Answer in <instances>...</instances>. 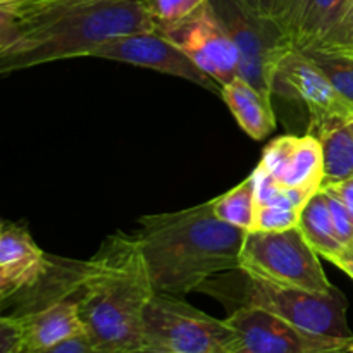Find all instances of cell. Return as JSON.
Segmentation results:
<instances>
[{
	"mask_svg": "<svg viewBox=\"0 0 353 353\" xmlns=\"http://www.w3.org/2000/svg\"><path fill=\"white\" fill-rule=\"evenodd\" d=\"M155 31L143 0L0 2V72L90 57L117 37Z\"/></svg>",
	"mask_w": 353,
	"mask_h": 353,
	"instance_id": "cell-1",
	"label": "cell"
},
{
	"mask_svg": "<svg viewBox=\"0 0 353 353\" xmlns=\"http://www.w3.org/2000/svg\"><path fill=\"white\" fill-rule=\"evenodd\" d=\"M157 293L137 234L114 233L79 268V316L99 353H148L145 312Z\"/></svg>",
	"mask_w": 353,
	"mask_h": 353,
	"instance_id": "cell-2",
	"label": "cell"
},
{
	"mask_svg": "<svg viewBox=\"0 0 353 353\" xmlns=\"http://www.w3.org/2000/svg\"><path fill=\"white\" fill-rule=\"evenodd\" d=\"M137 238L155 290L181 296L199 292L214 276L240 269L247 231L221 221L209 200L140 217Z\"/></svg>",
	"mask_w": 353,
	"mask_h": 353,
	"instance_id": "cell-3",
	"label": "cell"
},
{
	"mask_svg": "<svg viewBox=\"0 0 353 353\" xmlns=\"http://www.w3.org/2000/svg\"><path fill=\"white\" fill-rule=\"evenodd\" d=\"M223 302L228 310L255 307L278 316L302 330L338 340H353L347 321V299L340 290L316 293L299 286H286L236 269L223 272L200 286Z\"/></svg>",
	"mask_w": 353,
	"mask_h": 353,
	"instance_id": "cell-4",
	"label": "cell"
},
{
	"mask_svg": "<svg viewBox=\"0 0 353 353\" xmlns=\"http://www.w3.org/2000/svg\"><path fill=\"white\" fill-rule=\"evenodd\" d=\"M145 333L148 353H238L243 348L230 321L161 292L147 307Z\"/></svg>",
	"mask_w": 353,
	"mask_h": 353,
	"instance_id": "cell-5",
	"label": "cell"
},
{
	"mask_svg": "<svg viewBox=\"0 0 353 353\" xmlns=\"http://www.w3.org/2000/svg\"><path fill=\"white\" fill-rule=\"evenodd\" d=\"M238 50V76L272 99L274 76L283 59L295 48L274 17L264 16L243 0H210Z\"/></svg>",
	"mask_w": 353,
	"mask_h": 353,
	"instance_id": "cell-6",
	"label": "cell"
},
{
	"mask_svg": "<svg viewBox=\"0 0 353 353\" xmlns=\"http://www.w3.org/2000/svg\"><path fill=\"white\" fill-rule=\"evenodd\" d=\"M319 257L300 228L250 231L241 248L240 269L286 286L327 293L334 286L324 274Z\"/></svg>",
	"mask_w": 353,
	"mask_h": 353,
	"instance_id": "cell-7",
	"label": "cell"
},
{
	"mask_svg": "<svg viewBox=\"0 0 353 353\" xmlns=\"http://www.w3.org/2000/svg\"><path fill=\"white\" fill-rule=\"evenodd\" d=\"M272 93L303 103L310 116L309 133L316 137L343 126L353 116L350 100L299 48H293L279 64Z\"/></svg>",
	"mask_w": 353,
	"mask_h": 353,
	"instance_id": "cell-8",
	"label": "cell"
},
{
	"mask_svg": "<svg viewBox=\"0 0 353 353\" xmlns=\"http://www.w3.org/2000/svg\"><path fill=\"white\" fill-rule=\"evenodd\" d=\"M228 321L252 353H347L353 345V340L310 333L255 307L230 310Z\"/></svg>",
	"mask_w": 353,
	"mask_h": 353,
	"instance_id": "cell-9",
	"label": "cell"
},
{
	"mask_svg": "<svg viewBox=\"0 0 353 353\" xmlns=\"http://www.w3.org/2000/svg\"><path fill=\"white\" fill-rule=\"evenodd\" d=\"M90 57L154 69L162 74L176 76V78L195 83L217 95L223 92V86L216 79L205 74L181 48L176 47L159 31H141V33L117 37L93 48Z\"/></svg>",
	"mask_w": 353,
	"mask_h": 353,
	"instance_id": "cell-10",
	"label": "cell"
},
{
	"mask_svg": "<svg viewBox=\"0 0 353 353\" xmlns=\"http://www.w3.org/2000/svg\"><path fill=\"white\" fill-rule=\"evenodd\" d=\"M159 33L181 48L221 86L238 76V50L210 2L190 19Z\"/></svg>",
	"mask_w": 353,
	"mask_h": 353,
	"instance_id": "cell-11",
	"label": "cell"
},
{
	"mask_svg": "<svg viewBox=\"0 0 353 353\" xmlns=\"http://www.w3.org/2000/svg\"><path fill=\"white\" fill-rule=\"evenodd\" d=\"M283 190L316 195L324 183L323 143L316 134H285L272 140L257 165Z\"/></svg>",
	"mask_w": 353,
	"mask_h": 353,
	"instance_id": "cell-12",
	"label": "cell"
},
{
	"mask_svg": "<svg viewBox=\"0 0 353 353\" xmlns=\"http://www.w3.org/2000/svg\"><path fill=\"white\" fill-rule=\"evenodd\" d=\"M55 265L37 245L26 226L3 221L0 230V300H10L37 288Z\"/></svg>",
	"mask_w": 353,
	"mask_h": 353,
	"instance_id": "cell-13",
	"label": "cell"
},
{
	"mask_svg": "<svg viewBox=\"0 0 353 353\" xmlns=\"http://www.w3.org/2000/svg\"><path fill=\"white\" fill-rule=\"evenodd\" d=\"M12 316L17 317L23 330L26 353L48 350L85 334L78 295L61 296Z\"/></svg>",
	"mask_w": 353,
	"mask_h": 353,
	"instance_id": "cell-14",
	"label": "cell"
},
{
	"mask_svg": "<svg viewBox=\"0 0 353 353\" xmlns=\"http://www.w3.org/2000/svg\"><path fill=\"white\" fill-rule=\"evenodd\" d=\"M221 99L241 130L254 140H264L276 130V116L269 97L236 76L223 86Z\"/></svg>",
	"mask_w": 353,
	"mask_h": 353,
	"instance_id": "cell-15",
	"label": "cell"
},
{
	"mask_svg": "<svg viewBox=\"0 0 353 353\" xmlns=\"http://www.w3.org/2000/svg\"><path fill=\"white\" fill-rule=\"evenodd\" d=\"M299 228L307 241L312 245L314 250L323 259L333 262L345 255L347 247L341 243L336 230H334L327 195L324 193V190H319L303 207L300 212Z\"/></svg>",
	"mask_w": 353,
	"mask_h": 353,
	"instance_id": "cell-16",
	"label": "cell"
},
{
	"mask_svg": "<svg viewBox=\"0 0 353 353\" xmlns=\"http://www.w3.org/2000/svg\"><path fill=\"white\" fill-rule=\"evenodd\" d=\"M350 0H305L299 30L295 37V48H309L319 41L343 16Z\"/></svg>",
	"mask_w": 353,
	"mask_h": 353,
	"instance_id": "cell-17",
	"label": "cell"
},
{
	"mask_svg": "<svg viewBox=\"0 0 353 353\" xmlns=\"http://www.w3.org/2000/svg\"><path fill=\"white\" fill-rule=\"evenodd\" d=\"M214 212L224 223L245 230L247 233L255 230L257 219V193H255L254 174L245 178L240 185L231 188L224 195L212 200Z\"/></svg>",
	"mask_w": 353,
	"mask_h": 353,
	"instance_id": "cell-18",
	"label": "cell"
},
{
	"mask_svg": "<svg viewBox=\"0 0 353 353\" xmlns=\"http://www.w3.org/2000/svg\"><path fill=\"white\" fill-rule=\"evenodd\" d=\"M323 143L324 185L353 178V134L347 124L317 137Z\"/></svg>",
	"mask_w": 353,
	"mask_h": 353,
	"instance_id": "cell-19",
	"label": "cell"
},
{
	"mask_svg": "<svg viewBox=\"0 0 353 353\" xmlns=\"http://www.w3.org/2000/svg\"><path fill=\"white\" fill-rule=\"evenodd\" d=\"M209 2L210 0H143V7L155 31H164L195 16Z\"/></svg>",
	"mask_w": 353,
	"mask_h": 353,
	"instance_id": "cell-20",
	"label": "cell"
},
{
	"mask_svg": "<svg viewBox=\"0 0 353 353\" xmlns=\"http://www.w3.org/2000/svg\"><path fill=\"white\" fill-rule=\"evenodd\" d=\"M300 52H303L314 64L319 65L331 83L353 103V59L324 54L316 48H302Z\"/></svg>",
	"mask_w": 353,
	"mask_h": 353,
	"instance_id": "cell-21",
	"label": "cell"
},
{
	"mask_svg": "<svg viewBox=\"0 0 353 353\" xmlns=\"http://www.w3.org/2000/svg\"><path fill=\"white\" fill-rule=\"evenodd\" d=\"M300 212L295 209L285 195H279L271 203H257V219L254 231H285L299 228Z\"/></svg>",
	"mask_w": 353,
	"mask_h": 353,
	"instance_id": "cell-22",
	"label": "cell"
},
{
	"mask_svg": "<svg viewBox=\"0 0 353 353\" xmlns=\"http://www.w3.org/2000/svg\"><path fill=\"white\" fill-rule=\"evenodd\" d=\"M309 48H316L324 54L353 59V0L348 2L341 19L319 41H316Z\"/></svg>",
	"mask_w": 353,
	"mask_h": 353,
	"instance_id": "cell-23",
	"label": "cell"
},
{
	"mask_svg": "<svg viewBox=\"0 0 353 353\" xmlns=\"http://www.w3.org/2000/svg\"><path fill=\"white\" fill-rule=\"evenodd\" d=\"M0 353H26L23 330L12 314H6L0 319Z\"/></svg>",
	"mask_w": 353,
	"mask_h": 353,
	"instance_id": "cell-24",
	"label": "cell"
},
{
	"mask_svg": "<svg viewBox=\"0 0 353 353\" xmlns=\"http://www.w3.org/2000/svg\"><path fill=\"white\" fill-rule=\"evenodd\" d=\"M323 190V188H321ZM324 193L327 195V203H330L331 217H333L334 230H336L338 238L341 240V243L347 247L348 243L353 240V216L350 210L343 205L341 200H338L336 196L331 195L330 192L324 190Z\"/></svg>",
	"mask_w": 353,
	"mask_h": 353,
	"instance_id": "cell-25",
	"label": "cell"
},
{
	"mask_svg": "<svg viewBox=\"0 0 353 353\" xmlns=\"http://www.w3.org/2000/svg\"><path fill=\"white\" fill-rule=\"evenodd\" d=\"M303 3H305V0H278V7H276V21L281 24L286 34L293 40V43H295Z\"/></svg>",
	"mask_w": 353,
	"mask_h": 353,
	"instance_id": "cell-26",
	"label": "cell"
},
{
	"mask_svg": "<svg viewBox=\"0 0 353 353\" xmlns=\"http://www.w3.org/2000/svg\"><path fill=\"white\" fill-rule=\"evenodd\" d=\"M34 353H99V352L92 347L88 338L83 334V336L72 338V340L65 341V343L62 345H57V347L54 348H48V350L34 352Z\"/></svg>",
	"mask_w": 353,
	"mask_h": 353,
	"instance_id": "cell-27",
	"label": "cell"
},
{
	"mask_svg": "<svg viewBox=\"0 0 353 353\" xmlns=\"http://www.w3.org/2000/svg\"><path fill=\"white\" fill-rule=\"evenodd\" d=\"M323 190L330 192L331 195L336 196L338 200L343 202V205L347 207L353 216V178L347 179V181L340 183H330V185H324Z\"/></svg>",
	"mask_w": 353,
	"mask_h": 353,
	"instance_id": "cell-28",
	"label": "cell"
},
{
	"mask_svg": "<svg viewBox=\"0 0 353 353\" xmlns=\"http://www.w3.org/2000/svg\"><path fill=\"white\" fill-rule=\"evenodd\" d=\"M248 7L257 10L259 14L264 16L274 17L276 19V7H278V0H243Z\"/></svg>",
	"mask_w": 353,
	"mask_h": 353,
	"instance_id": "cell-29",
	"label": "cell"
},
{
	"mask_svg": "<svg viewBox=\"0 0 353 353\" xmlns=\"http://www.w3.org/2000/svg\"><path fill=\"white\" fill-rule=\"evenodd\" d=\"M333 264L336 265V268H340L343 272H347V274L353 279V259L340 257V259H336V261H334Z\"/></svg>",
	"mask_w": 353,
	"mask_h": 353,
	"instance_id": "cell-30",
	"label": "cell"
},
{
	"mask_svg": "<svg viewBox=\"0 0 353 353\" xmlns=\"http://www.w3.org/2000/svg\"><path fill=\"white\" fill-rule=\"evenodd\" d=\"M343 257H347V259H353V240L350 241V243L347 245V250H345V255ZM334 262V261H333Z\"/></svg>",
	"mask_w": 353,
	"mask_h": 353,
	"instance_id": "cell-31",
	"label": "cell"
},
{
	"mask_svg": "<svg viewBox=\"0 0 353 353\" xmlns=\"http://www.w3.org/2000/svg\"><path fill=\"white\" fill-rule=\"evenodd\" d=\"M347 128L352 131V134H353V116L350 117V119L347 121Z\"/></svg>",
	"mask_w": 353,
	"mask_h": 353,
	"instance_id": "cell-32",
	"label": "cell"
},
{
	"mask_svg": "<svg viewBox=\"0 0 353 353\" xmlns=\"http://www.w3.org/2000/svg\"><path fill=\"white\" fill-rule=\"evenodd\" d=\"M238 353H252V352H248V350H245V348H241V350L238 352Z\"/></svg>",
	"mask_w": 353,
	"mask_h": 353,
	"instance_id": "cell-33",
	"label": "cell"
},
{
	"mask_svg": "<svg viewBox=\"0 0 353 353\" xmlns=\"http://www.w3.org/2000/svg\"><path fill=\"white\" fill-rule=\"evenodd\" d=\"M350 353H353V345H352V348H350Z\"/></svg>",
	"mask_w": 353,
	"mask_h": 353,
	"instance_id": "cell-34",
	"label": "cell"
},
{
	"mask_svg": "<svg viewBox=\"0 0 353 353\" xmlns=\"http://www.w3.org/2000/svg\"><path fill=\"white\" fill-rule=\"evenodd\" d=\"M0 2H6V0H0Z\"/></svg>",
	"mask_w": 353,
	"mask_h": 353,
	"instance_id": "cell-35",
	"label": "cell"
}]
</instances>
